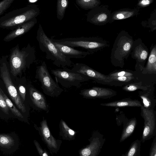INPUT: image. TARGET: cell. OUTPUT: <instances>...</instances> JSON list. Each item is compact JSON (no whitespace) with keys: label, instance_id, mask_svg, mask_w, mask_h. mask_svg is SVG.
Segmentation results:
<instances>
[{"label":"cell","instance_id":"obj_1","mask_svg":"<svg viewBox=\"0 0 156 156\" xmlns=\"http://www.w3.org/2000/svg\"><path fill=\"white\" fill-rule=\"evenodd\" d=\"M36 38L40 50L46 53V58L52 62L53 64L65 68L70 66L72 62L70 58L64 55L55 45L51 39L46 35L41 24H39Z\"/></svg>","mask_w":156,"mask_h":156},{"label":"cell","instance_id":"obj_2","mask_svg":"<svg viewBox=\"0 0 156 156\" xmlns=\"http://www.w3.org/2000/svg\"><path fill=\"white\" fill-rule=\"evenodd\" d=\"M40 12L37 5L34 4L14 10L0 18V28L15 29L21 24L36 18Z\"/></svg>","mask_w":156,"mask_h":156},{"label":"cell","instance_id":"obj_3","mask_svg":"<svg viewBox=\"0 0 156 156\" xmlns=\"http://www.w3.org/2000/svg\"><path fill=\"white\" fill-rule=\"evenodd\" d=\"M52 41L73 48H81L92 54L107 46V43L95 37H81L66 38L59 39H51Z\"/></svg>","mask_w":156,"mask_h":156},{"label":"cell","instance_id":"obj_4","mask_svg":"<svg viewBox=\"0 0 156 156\" xmlns=\"http://www.w3.org/2000/svg\"><path fill=\"white\" fill-rule=\"evenodd\" d=\"M35 78L40 82L44 93L52 97H58L63 90L55 81L50 75L45 62L37 67Z\"/></svg>","mask_w":156,"mask_h":156},{"label":"cell","instance_id":"obj_5","mask_svg":"<svg viewBox=\"0 0 156 156\" xmlns=\"http://www.w3.org/2000/svg\"><path fill=\"white\" fill-rule=\"evenodd\" d=\"M35 57V49L29 44L21 51H14L10 59L11 73L15 76L26 66L32 63Z\"/></svg>","mask_w":156,"mask_h":156},{"label":"cell","instance_id":"obj_6","mask_svg":"<svg viewBox=\"0 0 156 156\" xmlns=\"http://www.w3.org/2000/svg\"><path fill=\"white\" fill-rule=\"evenodd\" d=\"M51 73L55 76L56 82L67 88L79 87L82 83L90 80L83 75L71 72L65 68L51 69Z\"/></svg>","mask_w":156,"mask_h":156},{"label":"cell","instance_id":"obj_7","mask_svg":"<svg viewBox=\"0 0 156 156\" xmlns=\"http://www.w3.org/2000/svg\"><path fill=\"white\" fill-rule=\"evenodd\" d=\"M140 108L141 115L144 120L141 138V141L144 143L156 136V113L154 109L145 108L143 106Z\"/></svg>","mask_w":156,"mask_h":156},{"label":"cell","instance_id":"obj_8","mask_svg":"<svg viewBox=\"0 0 156 156\" xmlns=\"http://www.w3.org/2000/svg\"><path fill=\"white\" fill-rule=\"evenodd\" d=\"M34 127L51 153L57 154L60 149L62 141L60 140L56 139L52 135L47 120L43 117V120L40 123V126H37L34 124Z\"/></svg>","mask_w":156,"mask_h":156},{"label":"cell","instance_id":"obj_9","mask_svg":"<svg viewBox=\"0 0 156 156\" xmlns=\"http://www.w3.org/2000/svg\"><path fill=\"white\" fill-rule=\"evenodd\" d=\"M118 36V38L115 41L116 44L114 47V51L115 58L117 62V66H120L122 67V62H123V59L126 58L127 54H129L131 51L133 45V41L132 38L129 36H127V34H120Z\"/></svg>","mask_w":156,"mask_h":156},{"label":"cell","instance_id":"obj_10","mask_svg":"<svg viewBox=\"0 0 156 156\" xmlns=\"http://www.w3.org/2000/svg\"><path fill=\"white\" fill-rule=\"evenodd\" d=\"M1 76L5 85L8 92L18 108L23 112L26 111V107L20 99V95L14 85L11 78L8 68L3 63L1 68Z\"/></svg>","mask_w":156,"mask_h":156},{"label":"cell","instance_id":"obj_11","mask_svg":"<svg viewBox=\"0 0 156 156\" xmlns=\"http://www.w3.org/2000/svg\"><path fill=\"white\" fill-rule=\"evenodd\" d=\"M69 70L83 75L97 82L107 83L112 81L108 75L102 74L83 63H76L72 69Z\"/></svg>","mask_w":156,"mask_h":156},{"label":"cell","instance_id":"obj_12","mask_svg":"<svg viewBox=\"0 0 156 156\" xmlns=\"http://www.w3.org/2000/svg\"><path fill=\"white\" fill-rule=\"evenodd\" d=\"M105 140L100 134L94 132L89 140V144L79 151V156H98Z\"/></svg>","mask_w":156,"mask_h":156},{"label":"cell","instance_id":"obj_13","mask_svg":"<svg viewBox=\"0 0 156 156\" xmlns=\"http://www.w3.org/2000/svg\"><path fill=\"white\" fill-rule=\"evenodd\" d=\"M111 15L107 7L98 6L88 12L87 21L96 25L105 24L111 21Z\"/></svg>","mask_w":156,"mask_h":156},{"label":"cell","instance_id":"obj_14","mask_svg":"<svg viewBox=\"0 0 156 156\" xmlns=\"http://www.w3.org/2000/svg\"><path fill=\"white\" fill-rule=\"evenodd\" d=\"M79 94L83 98L95 99H108L116 95V92L108 88L94 87L91 88L81 90Z\"/></svg>","mask_w":156,"mask_h":156},{"label":"cell","instance_id":"obj_15","mask_svg":"<svg viewBox=\"0 0 156 156\" xmlns=\"http://www.w3.org/2000/svg\"><path fill=\"white\" fill-rule=\"evenodd\" d=\"M131 55L136 60L137 66L139 69L142 70L144 66L148 55V50L142 41H136L133 42Z\"/></svg>","mask_w":156,"mask_h":156},{"label":"cell","instance_id":"obj_16","mask_svg":"<svg viewBox=\"0 0 156 156\" xmlns=\"http://www.w3.org/2000/svg\"><path fill=\"white\" fill-rule=\"evenodd\" d=\"M52 41L55 45L62 53L70 58H83L87 55L92 54L87 51L79 50L74 48Z\"/></svg>","mask_w":156,"mask_h":156},{"label":"cell","instance_id":"obj_17","mask_svg":"<svg viewBox=\"0 0 156 156\" xmlns=\"http://www.w3.org/2000/svg\"><path fill=\"white\" fill-rule=\"evenodd\" d=\"M154 88L149 86L146 90H141L138 92L143 106L145 108L154 109L156 103V99L154 93Z\"/></svg>","mask_w":156,"mask_h":156},{"label":"cell","instance_id":"obj_18","mask_svg":"<svg viewBox=\"0 0 156 156\" xmlns=\"http://www.w3.org/2000/svg\"><path fill=\"white\" fill-rule=\"evenodd\" d=\"M37 22V19L36 18H35L21 24L7 34L4 38V41L6 42H8L25 34L33 27Z\"/></svg>","mask_w":156,"mask_h":156},{"label":"cell","instance_id":"obj_19","mask_svg":"<svg viewBox=\"0 0 156 156\" xmlns=\"http://www.w3.org/2000/svg\"><path fill=\"white\" fill-rule=\"evenodd\" d=\"M29 92L30 98L34 105L39 110L48 111V105L44 95L32 87L29 88Z\"/></svg>","mask_w":156,"mask_h":156},{"label":"cell","instance_id":"obj_20","mask_svg":"<svg viewBox=\"0 0 156 156\" xmlns=\"http://www.w3.org/2000/svg\"><path fill=\"white\" fill-rule=\"evenodd\" d=\"M100 105L107 107H140L143 106L141 102L137 100L126 98L119 100L107 103H101Z\"/></svg>","mask_w":156,"mask_h":156},{"label":"cell","instance_id":"obj_21","mask_svg":"<svg viewBox=\"0 0 156 156\" xmlns=\"http://www.w3.org/2000/svg\"><path fill=\"white\" fill-rule=\"evenodd\" d=\"M59 135L63 140H71L75 139L76 132L71 129L62 119L59 124Z\"/></svg>","mask_w":156,"mask_h":156},{"label":"cell","instance_id":"obj_22","mask_svg":"<svg viewBox=\"0 0 156 156\" xmlns=\"http://www.w3.org/2000/svg\"><path fill=\"white\" fill-rule=\"evenodd\" d=\"M151 51L146 66L142 70L144 74L156 73V46L155 45Z\"/></svg>","mask_w":156,"mask_h":156},{"label":"cell","instance_id":"obj_23","mask_svg":"<svg viewBox=\"0 0 156 156\" xmlns=\"http://www.w3.org/2000/svg\"><path fill=\"white\" fill-rule=\"evenodd\" d=\"M136 124V118H133L129 119L124 124L123 129L120 140V142H123L132 134Z\"/></svg>","mask_w":156,"mask_h":156},{"label":"cell","instance_id":"obj_24","mask_svg":"<svg viewBox=\"0 0 156 156\" xmlns=\"http://www.w3.org/2000/svg\"><path fill=\"white\" fill-rule=\"evenodd\" d=\"M137 9H122L116 11L111 15V21L124 20L136 15Z\"/></svg>","mask_w":156,"mask_h":156},{"label":"cell","instance_id":"obj_25","mask_svg":"<svg viewBox=\"0 0 156 156\" xmlns=\"http://www.w3.org/2000/svg\"><path fill=\"white\" fill-rule=\"evenodd\" d=\"M77 5L85 10H92L98 6L100 4L99 1L97 0H76Z\"/></svg>","mask_w":156,"mask_h":156},{"label":"cell","instance_id":"obj_26","mask_svg":"<svg viewBox=\"0 0 156 156\" xmlns=\"http://www.w3.org/2000/svg\"><path fill=\"white\" fill-rule=\"evenodd\" d=\"M69 4L68 0H58L57 2L56 15L57 19L60 20L64 17L66 10Z\"/></svg>","mask_w":156,"mask_h":156},{"label":"cell","instance_id":"obj_27","mask_svg":"<svg viewBox=\"0 0 156 156\" xmlns=\"http://www.w3.org/2000/svg\"><path fill=\"white\" fill-rule=\"evenodd\" d=\"M141 142L137 140L131 144L128 151L124 156H137L140 154Z\"/></svg>","mask_w":156,"mask_h":156},{"label":"cell","instance_id":"obj_28","mask_svg":"<svg viewBox=\"0 0 156 156\" xmlns=\"http://www.w3.org/2000/svg\"><path fill=\"white\" fill-rule=\"evenodd\" d=\"M149 86H144L143 85L142 82L131 83L124 86L122 88V89L127 92L133 91L138 90H146Z\"/></svg>","mask_w":156,"mask_h":156},{"label":"cell","instance_id":"obj_29","mask_svg":"<svg viewBox=\"0 0 156 156\" xmlns=\"http://www.w3.org/2000/svg\"><path fill=\"white\" fill-rule=\"evenodd\" d=\"M1 92L5 100L6 105L12 112L16 116L19 117L23 118V115L16 108L10 100L8 98L6 95L5 94L3 91H2Z\"/></svg>","mask_w":156,"mask_h":156},{"label":"cell","instance_id":"obj_30","mask_svg":"<svg viewBox=\"0 0 156 156\" xmlns=\"http://www.w3.org/2000/svg\"><path fill=\"white\" fill-rule=\"evenodd\" d=\"M13 139L10 136L5 135H0V145L7 147L14 144Z\"/></svg>","mask_w":156,"mask_h":156},{"label":"cell","instance_id":"obj_31","mask_svg":"<svg viewBox=\"0 0 156 156\" xmlns=\"http://www.w3.org/2000/svg\"><path fill=\"white\" fill-rule=\"evenodd\" d=\"M133 74L130 72L122 71L111 73L108 76L112 77H121L133 76Z\"/></svg>","mask_w":156,"mask_h":156},{"label":"cell","instance_id":"obj_32","mask_svg":"<svg viewBox=\"0 0 156 156\" xmlns=\"http://www.w3.org/2000/svg\"><path fill=\"white\" fill-rule=\"evenodd\" d=\"M13 0H5L0 2V15L10 5Z\"/></svg>","mask_w":156,"mask_h":156},{"label":"cell","instance_id":"obj_33","mask_svg":"<svg viewBox=\"0 0 156 156\" xmlns=\"http://www.w3.org/2000/svg\"><path fill=\"white\" fill-rule=\"evenodd\" d=\"M34 142L38 154L40 156H49L46 150L43 149L40 145L39 142L36 140L34 141Z\"/></svg>","mask_w":156,"mask_h":156},{"label":"cell","instance_id":"obj_34","mask_svg":"<svg viewBox=\"0 0 156 156\" xmlns=\"http://www.w3.org/2000/svg\"><path fill=\"white\" fill-rule=\"evenodd\" d=\"M109 77L111 80L112 81L115 80L125 82H129L134 78L133 76H131L121 77H112L109 76Z\"/></svg>","mask_w":156,"mask_h":156},{"label":"cell","instance_id":"obj_35","mask_svg":"<svg viewBox=\"0 0 156 156\" xmlns=\"http://www.w3.org/2000/svg\"><path fill=\"white\" fill-rule=\"evenodd\" d=\"M0 107L6 114H8L9 108L6 105L1 93H0Z\"/></svg>","mask_w":156,"mask_h":156},{"label":"cell","instance_id":"obj_36","mask_svg":"<svg viewBox=\"0 0 156 156\" xmlns=\"http://www.w3.org/2000/svg\"><path fill=\"white\" fill-rule=\"evenodd\" d=\"M149 156H156V137L154 136L150 149Z\"/></svg>","mask_w":156,"mask_h":156},{"label":"cell","instance_id":"obj_37","mask_svg":"<svg viewBox=\"0 0 156 156\" xmlns=\"http://www.w3.org/2000/svg\"><path fill=\"white\" fill-rule=\"evenodd\" d=\"M19 91L20 96L21 97L23 101L25 100L26 91L25 87L23 86H20L19 88Z\"/></svg>","mask_w":156,"mask_h":156},{"label":"cell","instance_id":"obj_38","mask_svg":"<svg viewBox=\"0 0 156 156\" xmlns=\"http://www.w3.org/2000/svg\"><path fill=\"white\" fill-rule=\"evenodd\" d=\"M153 2L151 0H142L139 2L138 5L141 7H145L149 5Z\"/></svg>","mask_w":156,"mask_h":156},{"label":"cell","instance_id":"obj_39","mask_svg":"<svg viewBox=\"0 0 156 156\" xmlns=\"http://www.w3.org/2000/svg\"><path fill=\"white\" fill-rule=\"evenodd\" d=\"M37 1V0H29V2H30L33 3V2H35Z\"/></svg>","mask_w":156,"mask_h":156},{"label":"cell","instance_id":"obj_40","mask_svg":"<svg viewBox=\"0 0 156 156\" xmlns=\"http://www.w3.org/2000/svg\"><path fill=\"white\" fill-rule=\"evenodd\" d=\"M137 156H140V154H139Z\"/></svg>","mask_w":156,"mask_h":156}]
</instances>
